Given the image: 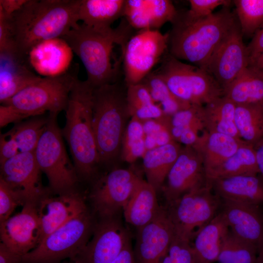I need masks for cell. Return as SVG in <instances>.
<instances>
[{"label":"cell","mask_w":263,"mask_h":263,"mask_svg":"<svg viewBox=\"0 0 263 263\" xmlns=\"http://www.w3.org/2000/svg\"><path fill=\"white\" fill-rule=\"evenodd\" d=\"M169 34L158 30H139L128 41L123 54L127 86L141 82L168 52Z\"/></svg>","instance_id":"cell-10"},{"label":"cell","mask_w":263,"mask_h":263,"mask_svg":"<svg viewBox=\"0 0 263 263\" xmlns=\"http://www.w3.org/2000/svg\"><path fill=\"white\" fill-rule=\"evenodd\" d=\"M235 18L229 7L196 20L187 19L178 13L169 33V53L204 70L212 55L237 23Z\"/></svg>","instance_id":"cell-3"},{"label":"cell","mask_w":263,"mask_h":263,"mask_svg":"<svg viewBox=\"0 0 263 263\" xmlns=\"http://www.w3.org/2000/svg\"><path fill=\"white\" fill-rule=\"evenodd\" d=\"M229 231L222 213L201 228L194 237L192 245L197 263L218 261L223 242Z\"/></svg>","instance_id":"cell-26"},{"label":"cell","mask_w":263,"mask_h":263,"mask_svg":"<svg viewBox=\"0 0 263 263\" xmlns=\"http://www.w3.org/2000/svg\"><path fill=\"white\" fill-rule=\"evenodd\" d=\"M154 71L172 93L190 105L204 106L224 96V90L205 70L182 62L168 52Z\"/></svg>","instance_id":"cell-7"},{"label":"cell","mask_w":263,"mask_h":263,"mask_svg":"<svg viewBox=\"0 0 263 263\" xmlns=\"http://www.w3.org/2000/svg\"><path fill=\"white\" fill-rule=\"evenodd\" d=\"M259 249L230 230L224 240L218 259L220 263H257Z\"/></svg>","instance_id":"cell-35"},{"label":"cell","mask_w":263,"mask_h":263,"mask_svg":"<svg viewBox=\"0 0 263 263\" xmlns=\"http://www.w3.org/2000/svg\"><path fill=\"white\" fill-rule=\"evenodd\" d=\"M94 88L77 79L65 109L66 123L61 130L67 142L78 178L91 179L100 164L93 126Z\"/></svg>","instance_id":"cell-4"},{"label":"cell","mask_w":263,"mask_h":263,"mask_svg":"<svg viewBox=\"0 0 263 263\" xmlns=\"http://www.w3.org/2000/svg\"><path fill=\"white\" fill-rule=\"evenodd\" d=\"M20 153L18 143L11 130L0 136V165Z\"/></svg>","instance_id":"cell-44"},{"label":"cell","mask_w":263,"mask_h":263,"mask_svg":"<svg viewBox=\"0 0 263 263\" xmlns=\"http://www.w3.org/2000/svg\"><path fill=\"white\" fill-rule=\"evenodd\" d=\"M170 117L165 115L159 118L141 120L147 151L174 141L171 133Z\"/></svg>","instance_id":"cell-40"},{"label":"cell","mask_w":263,"mask_h":263,"mask_svg":"<svg viewBox=\"0 0 263 263\" xmlns=\"http://www.w3.org/2000/svg\"><path fill=\"white\" fill-rule=\"evenodd\" d=\"M91 238L72 260L75 263H111L130 241L117 217L101 219Z\"/></svg>","instance_id":"cell-14"},{"label":"cell","mask_w":263,"mask_h":263,"mask_svg":"<svg viewBox=\"0 0 263 263\" xmlns=\"http://www.w3.org/2000/svg\"><path fill=\"white\" fill-rule=\"evenodd\" d=\"M81 0H27L7 16L14 52L28 59L39 44L61 38L78 23Z\"/></svg>","instance_id":"cell-1"},{"label":"cell","mask_w":263,"mask_h":263,"mask_svg":"<svg viewBox=\"0 0 263 263\" xmlns=\"http://www.w3.org/2000/svg\"><path fill=\"white\" fill-rule=\"evenodd\" d=\"M170 124L171 133L176 142L185 130L200 132L206 130L204 106L192 105L178 111L170 116Z\"/></svg>","instance_id":"cell-39"},{"label":"cell","mask_w":263,"mask_h":263,"mask_svg":"<svg viewBox=\"0 0 263 263\" xmlns=\"http://www.w3.org/2000/svg\"><path fill=\"white\" fill-rule=\"evenodd\" d=\"M257 263H263V246L259 252Z\"/></svg>","instance_id":"cell-52"},{"label":"cell","mask_w":263,"mask_h":263,"mask_svg":"<svg viewBox=\"0 0 263 263\" xmlns=\"http://www.w3.org/2000/svg\"><path fill=\"white\" fill-rule=\"evenodd\" d=\"M181 149L179 143L173 141L165 145L147 150L143 157L147 181L156 191L162 188Z\"/></svg>","instance_id":"cell-27"},{"label":"cell","mask_w":263,"mask_h":263,"mask_svg":"<svg viewBox=\"0 0 263 263\" xmlns=\"http://www.w3.org/2000/svg\"><path fill=\"white\" fill-rule=\"evenodd\" d=\"M0 53L14 54L7 16L0 8Z\"/></svg>","instance_id":"cell-45"},{"label":"cell","mask_w":263,"mask_h":263,"mask_svg":"<svg viewBox=\"0 0 263 263\" xmlns=\"http://www.w3.org/2000/svg\"><path fill=\"white\" fill-rule=\"evenodd\" d=\"M38 209L41 226L40 242L52 232L87 209L83 197L74 189L56 197L45 196L38 203Z\"/></svg>","instance_id":"cell-19"},{"label":"cell","mask_w":263,"mask_h":263,"mask_svg":"<svg viewBox=\"0 0 263 263\" xmlns=\"http://www.w3.org/2000/svg\"><path fill=\"white\" fill-rule=\"evenodd\" d=\"M29 59L0 53V102L2 104L41 77L33 71Z\"/></svg>","instance_id":"cell-22"},{"label":"cell","mask_w":263,"mask_h":263,"mask_svg":"<svg viewBox=\"0 0 263 263\" xmlns=\"http://www.w3.org/2000/svg\"><path fill=\"white\" fill-rule=\"evenodd\" d=\"M147 149L145 132L141 121L131 117L124 133L121 150V158L128 163H133L143 158Z\"/></svg>","instance_id":"cell-37"},{"label":"cell","mask_w":263,"mask_h":263,"mask_svg":"<svg viewBox=\"0 0 263 263\" xmlns=\"http://www.w3.org/2000/svg\"><path fill=\"white\" fill-rule=\"evenodd\" d=\"M246 48L249 66L263 53V26L254 35Z\"/></svg>","instance_id":"cell-46"},{"label":"cell","mask_w":263,"mask_h":263,"mask_svg":"<svg viewBox=\"0 0 263 263\" xmlns=\"http://www.w3.org/2000/svg\"><path fill=\"white\" fill-rule=\"evenodd\" d=\"M190 8L182 16L187 19L196 20L209 16L217 7H229L231 3L228 0H189Z\"/></svg>","instance_id":"cell-43"},{"label":"cell","mask_w":263,"mask_h":263,"mask_svg":"<svg viewBox=\"0 0 263 263\" xmlns=\"http://www.w3.org/2000/svg\"><path fill=\"white\" fill-rule=\"evenodd\" d=\"M127 100L131 117L146 120L166 115L160 106L153 101L149 90L142 82L127 86Z\"/></svg>","instance_id":"cell-33"},{"label":"cell","mask_w":263,"mask_h":263,"mask_svg":"<svg viewBox=\"0 0 263 263\" xmlns=\"http://www.w3.org/2000/svg\"><path fill=\"white\" fill-rule=\"evenodd\" d=\"M26 202L17 191L0 178V223L10 216L19 206H23Z\"/></svg>","instance_id":"cell-42"},{"label":"cell","mask_w":263,"mask_h":263,"mask_svg":"<svg viewBox=\"0 0 263 263\" xmlns=\"http://www.w3.org/2000/svg\"><path fill=\"white\" fill-rule=\"evenodd\" d=\"M156 192L152 186L141 179L123 210L126 222L138 229L153 220L162 209Z\"/></svg>","instance_id":"cell-25"},{"label":"cell","mask_w":263,"mask_h":263,"mask_svg":"<svg viewBox=\"0 0 263 263\" xmlns=\"http://www.w3.org/2000/svg\"><path fill=\"white\" fill-rule=\"evenodd\" d=\"M57 114L49 113L47 124L34 154L40 170L48 178L50 188L59 194L74 189L78 177L67 155L57 123Z\"/></svg>","instance_id":"cell-8"},{"label":"cell","mask_w":263,"mask_h":263,"mask_svg":"<svg viewBox=\"0 0 263 263\" xmlns=\"http://www.w3.org/2000/svg\"><path fill=\"white\" fill-rule=\"evenodd\" d=\"M210 186L193 189L170 204L168 211L176 234L191 241L216 216L219 201L212 194Z\"/></svg>","instance_id":"cell-11"},{"label":"cell","mask_w":263,"mask_h":263,"mask_svg":"<svg viewBox=\"0 0 263 263\" xmlns=\"http://www.w3.org/2000/svg\"><path fill=\"white\" fill-rule=\"evenodd\" d=\"M236 106L235 103L225 96L205 105L206 130L225 134L242 140L235 124Z\"/></svg>","instance_id":"cell-31"},{"label":"cell","mask_w":263,"mask_h":263,"mask_svg":"<svg viewBox=\"0 0 263 263\" xmlns=\"http://www.w3.org/2000/svg\"><path fill=\"white\" fill-rule=\"evenodd\" d=\"M126 0H81L78 19L98 29L111 28L117 19L123 18Z\"/></svg>","instance_id":"cell-28"},{"label":"cell","mask_w":263,"mask_h":263,"mask_svg":"<svg viewBox=\"0 0 263 263\" xmlns=\"http://www.w3.org/2000/svg\"><path fill=\"white\" fill-rule=\"evenodd\" d=\"M0 242L23 256L34 249L41 239L38 203L28 202L21 210L0 223Z\"/></svg>","instance_id":"cell-15"},{"label":"cell","mask_w":263,"mask_h":263,"mask_svg":"<svg viewBox=\"0 0 263 263\" xmlns=\"http://www.w3.org/2000/svg\"><path fill=\"white\" fill-rule=\"evenodd\" d=\"M190 241L175 233L161 263H197Z\"/></svg>","instance_id":"cell-41"},{"label":"cell","mask_w":263,"mask_h":263,"mask_svg":"<svg viewBox=\"0 0 263 263\" xmlns=\"http://www.w3.org/2000/svg\"><path fill=\"white\" fill-rule=\"evenodd\" d=\"M77 70L40 78L0 106V126L17 123L65 110L71 91L77 78Z\"/></svg>","instance_id":"cell-5"},{"label":"cell","mask_w":263,"mask_h":263,"mask_svg":"<svg viewBox=\"0 0 263 263\" xmlns=\"http://www.w3.org/2000/svg\"><path fill=\"white\" fill-rule=\"evenodd\" d=\"M141 178L131 169H115L101 176L90 194L101 219L116 217L127 204Z\"/></svg>","instance_id":"cell-12"},{"label":"cell","mask_w":263,"mask_h":263,"mask_svg":"<svg viewBox=\"0 0 263 263\" xmlns=\"http://www.w3.org/2000/svg\"><path fill=\"white\" fill-rule=\"evenodd\" d=\"M256 163L259 173L263 176V137L254 145Z\"/></svg>","instance_id":"cell-50"},{"label":"cell","mask_w":263,"mask_h":263,"mask_svg":"<svg viewBox=\"0 0 263 263\" xmlns=\"http://www.w3.org/2000/svg\"><path fill=\"white\" fill-rule=\"evenodd\" d=\"M244 142L228 135L205 130L192 147L203 159L206 175L232 156Z\"/></svg>","instance_id":"cell-24"},{"label":"cell","mask_w":263,"mask_h":263,"mask_svg":"<svg viewBox=\"0 0 263 263\" xmlns=\"http://www.w3.org/2000/svg\"><path fill=\"white\" fill-rule=\"evenodd\" d=\"M27 0H0V8L9 17L19 10Z\"/></svg>","instance_id":"cell-48"},{"label":"cell","mask_w":263,"mask_h":263,"mask_svg":"<svg viewBox=\"0 0 263 263\" xmlns=\"http://www.w3.org/2000/svg\"><path fill=\"white\" fill-rule=\"evenodd\" d=\"M141 82L146 86L153 101L160 106L167 116H171L178 111L192 106L176 97L155 71L149 73Z\"/></svg>","instance_id":"cell-34"},{"label":"cell","mask_w":263,"mask_h":263,"mask_svg":"<svg viewBox=\"0 0 263 263\" xmlns=\"http://www.w3.org/2000/svg\"><path fill=\"white\" fill-rule=\"evenodd\" d=\"M0 165V178L19 192L26 203H38L47 195L34 152H20Z\"/></svg>","instance_id":"cell-16"},{"label":"cell","mask_w":263,"mask_h":263,"mask_svg":"<svg viewBox=\"0 0 263 263\" xmlns=\"http://www.w3.org/2000/svg\"><path fill=\"white\" fill-rule=\"evenodd\" d=\"M175 235V228L167 210L138 228L133 249L135 263H161Z\"/></svg>","instance_id":"cell-17"},{"label":"cell","mask_w":263,"mask_h":263,"mask_svg":"<svg viewBox=\"0 0 263 263\" xmlns=\"http://www.w3.org/2000/svg\"><path fill=\"white\" fill-rule=\"evenodd\" d=\"M111 263H135L133 249L130 241Z\"/></svg>","instance_id":"cell-49"},{"label":"cell","mask_w":263,"mask_h":263,"mask_svg":"<svg viewBox=\"0 0 263 263\" xmlns=\"http://www.w3.org/2000/svg\"><path fill=\"white\" fill-rule=\"evenodd\" d=\"M235 121L242 141L254 145L263 137V106L236 105Z\"/></svg>","instance_id":"cell-32"},{"label":"cell","mask_w":263,"mask_h":263,"mask_svg":"<svg viewBox=\"0 0 263 263\" xmlns=\"http://www.w3.org/2000/svg\"><path fill=\"white\" fill-rule=\"evenodd\" d=\"M127 88L117 81L94 89L93 126L100 163L112 162L121 151L127 119L130 117Z\"/></svg>","instance_id":"cell-6"},{"label":"cell","mask_w":263,"mask_h":263,"mask_svg":"<svg viewBox=\"0 0 263 263\" xmlns=\"http://www.w3.org/2000/svg\"><path fill=\"white\" fill-rule=\"evenodd\" d=\"M178 12L169 0H126L123 18L134 29L158 30Z\"/></svg>","instance_id":"cell-20"},{"label":"cell","mask_w":263,"mask_h":263,"mask_svg":"<svg viewBox=\"0 0 263 263\" xmlns=\"http://www.w3.org/2000/svg\"><path fill=\"white\" fill-rule=\"evenodd\" d=\"M248 67L263 73V53Z\"/></svg>","instance_id":"cell-51"},{"label":"cell","mask_w":263,"mask_h":263,"mask_svg":"<svg viewBox=\"0 0 263 263\" xmlns=\"http://www.w3.org/2000/svg\"><path fill=\"white\" fill-rule=\"evenodd\" d=\"M133 30L123 18L114 28L98 29L78 24L60 38L79 57L86 80L95 88L118 81L119 65L112 62L113 49L118 45L124 52Z\"/></svg>","instance_id":"cell-2"},{"label":"cell","mask_w":263,"mask_h":263,"mask_svg":"<svg viewBox=\"0 0 263 263\" xmlns=\"http://www.w3.org/2000/svg\"><path fill=\"white\" fill-rule=\"evenodd\" d=\"M233 2L243 35L254 36L263 26V0H235Z\"/></svg>","instance_id":"cell-38"},{"label":"cell","mask_w":263,"mask_h":263,"mask_svg":"<svg viewBox=\"0 0 263 263\" xmlns=\"http://www.w3.org/2000/svg\"><path fill=\"white\" fill-rule=\"evenodd\" d=\"M49 119L42 115L15 124L11 129L18 143L20 152H34Z\"/></svg>","instance_id":"cell-36"},{"label":"cell","mask_w":263,"mask_h":263,"mask_svg":"<svg viewBox=\"0 0 263 263\" xmlns=\"http://www.w3.org/2000/svg\"><path fill=\"white\" fill-rule=\"evenodd\" d=\"M94 226L87 209L45 237L37 247L22 257L23 263L73 260L89 241Z\"/></svg>","instance_id":"cell-9"},{"label":"cell","mask_w":263,"mask_h":263,"mask_svg":"<svg viewBox=\"0 0 263 263\" xmlns=\"http://www.w3.org/2000/svg\"><path fill=\"white\" fill-rule=\"evenodd\" d=\"M204 177H206L205 171L200 153L192 146L182 148L168 174L167 184L164 188L169 204L185 193L203 186Z\"/></svg>","instance_id":"cell-18"},{"label":"cell","mask_w":263,"mask_h":263,"mask_svg":"<svg viewBox=\"0 0 263 263\" xmlns=\"http://www.w3.org/2000/svg\"><path fill=\"white\" fill-rule=\"evenodd\" d=\"M208 182L224 200L257 206L263 203V181L257 175L234 176Z\"/></svg>","instance_id":"cell-23"},{"label":"cell","mask_w":263,"mask_h":263,"mask_svg":"<svg viewBox=\"0 0 263 263\" xmlns=\"http://www.w3.org/2000/svg\"><path fill=\"white\" fill-rule=\"evenodd\" d=\"M224 96L236 105L263 106V73L248 67L224 90Z\"/></svg>","instance_id":"cell-29"},{"label":"cell","mask_w":263,"mask_h":263,"mask_svg":"<svg viewBox=\"0 0 263 263\" xmlns=\"http://www.w3.org/2000/svg\"><path fill=\"white\" fill-rule=\"evenodd\" d=\"M67 263H75L74 262H73L72 261H70L69 262Z\"/></svg>","instance_id":"cell-53"},{"label":"cell","mask_w":263,"mask_h":263,"mask_svg":"<svg viewBox=\"0 0 263 263\" xmlns=\"http://www.w3.org/2000/svg\"><path fill=\"white\" fill-rule=\"evenodd\" d=\"M230 230L259 249L263 246V218L257 206L224 200L222 212Z\"/></svg>","instance_id":"cell-21"},{"label":"cell","mask_w":263,"mask_h":263,"mask_svg":"<svg viewBox=\"0 0 263 263\" xmlns=\"http://www.w3.org/2000/svg\"><path fill=\"white\" fill-rule=\"evenodd\" d=\"M253 145L243 142L236 151L220 166L206 175L208 182L223 178L238 175H257Z\"/></svg>","instance_id":"cell-30"},{"label":"cell","mask_w":263,"mask_h":263,"mask_svg":"<svg viewBox=\"0 0 263 263\" xmlns=\"http://www.w3.org/2000/svg\"><path fill=\"white\" fill-rule=\"evenodd\" d=\"M0 263H23L21 256L0 243Z\"/></svg>","instance_id":"cell-47"},{"label":"cell","mask_w":263,"mask_h":263,"mask_svg":"<svg viewBox=\"0 0 263 263\" xmlns=\"http://www.w3.org/2000/svg\"><path fill=\"white\" fill-rule=\"evenodd\" d=\"M238 21L212 55L204 69L224 91L249 66L247 48Z\"/></svg>","instance_id":"cell-13"}]
</instances>
